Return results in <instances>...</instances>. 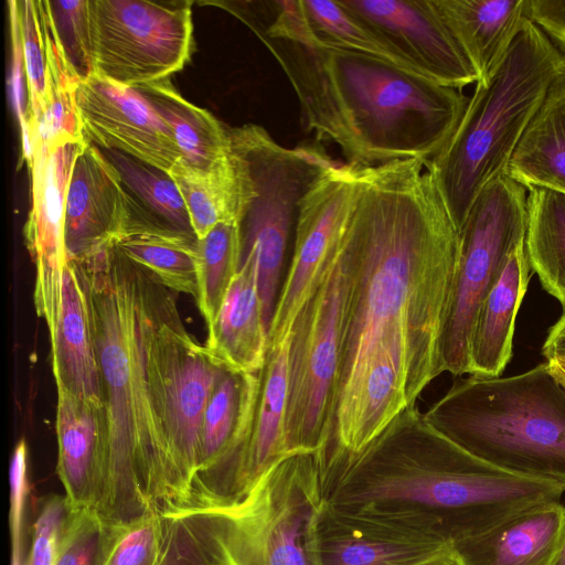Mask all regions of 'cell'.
Returning a JSON list of instances; mask_svg holds the SVG:
<instances>
[{
    "mask_svg": "<svg viewBox=\"0 0 565 565\" xmlns=\"http://www.w3.org/2000/svg\"><path fill=\"white\" fill-rule=\"evenodd\" d=\"M563 77L565 52L526 18L493 73L477 83L446 145L428 161L459 230L481 190L507 173L526 128Z\"/></svg>",
    "mask_w": 565,
    "mask_h": 565,
    "instance_id": "cell-5",
    "label": "cell"
},
{
    "mask_svg": "<svg viewBox=\"0 0 565 565\" xmlns=\"http://www.w3.org/2000/svg\"><path fill=\"white\" fill-rule=\"evenodd\" d=\"M107 530L93 509L72 510L54 565H100Z\"/></svg>",
    "mask_w": 565,
    "mask_h": 565,
    "instance_id": "cell-37",
    "label": "cell"
},
{
    "mask_svg": "<svg viewBox=\"0 0 565 565\" xmlns=\"http://www.w3.org/2000/svg\"><path fill=\"white\" fill-rule=\"evenodd\" d=\"M526 17L565 52V0H527Z\"/></svg>",
    "mask_w": 565,
    "mask_h": 565,
    "instance_id": "cell-42",
    "label": "cell"
},
{
    "mask_svg": "<svg viewBox=\"0 0 565 565\" xmlns=\"http://www.w3.org/2000/svg\"><path fill=\"white\" fill-rule=\"evenodd\" d=\"M354 194L353 168L334 162L301 199L290 264L268 332V349L292 334L301 310L337 258Z\"/></svg>",
    "mask_w": 565,
    "mask_h": 565,
    "instance_id": "cell-11",
    "label": "cell"
},
{
    "mask_svg": "<svg viewBox=\"0 0 565 565\" xmlns=\"http://www.w3.org/2000/svg\"><path fill=\"white\" fill-rule=\"evenodd\" d=\"M546 362L556 379L565 385V359H553Z\"/></svg>",
    "mask_w": 565,
    "mask_h": 565,
    "instance_id": "cell-45",
    "label": "cell"
},
{
    "mask_svg": "<svg viewBox=\"0 0 565 565\" xmlns=\"http://www.w3.org/2000/svg\"><path fill=\"white\" fill-rule=\"evenodd\" d=\"M527 189L502 173L478 194L459 230V257L444 333L445 372L469 374V343L478 308L509 255L525 242Z\"/></svg>",
    "mask_w": 565,
    "mask_h": 565,
    "instance_id": "cell-9",
    "label": "cell"
},
{
    "mask_svg": "<svg viewBox=\"0 0 565 565\" xmlns=\"http://www.w3.org/2000/svg\"><path fill=\"white\" fill-rule=\"evenodd\" d=\"M129 223L127 199L117 170L85 140L74 160L65 201L67 260H84L110 246Z\"/></svg>",
    "mask_w": 565,
    "mask_h": 565,
    "instance_id": "cell-17",
    "label": "cell"
},
{
    "mask_svg": "<svg viewBox=\"0 0 565 565\" xmlns=\"http://www.w3.org/2000/svg\"><path fill=\"white\" fill-rule=\"evenodd\" d=\"M382 33L429 79L454 88L478 83V74L434 0H340Z\"/></svg>",
    "mask_w": 565,
    "mask_h": 565,
    "instance_id": "cell-16",
    "label": "cell"
},
{
    "mask_svg": "<svg viewBox=\"0 0 565 565\" xmlns=\"http://www.w3.org/2000/svg\"><path fill=\"white\" fill-rule=\"evenodd\" d=\"M22 135L31 172L32 204L24 225L25 245L35 265L34 307L51 332L56 323L67 263L64 215L67 186L83 141L44 140L32 121Z\"/></svg>",
    "mask_w": 565,
    "mask_h": 565,
    "instance_id": "cell-13",
    "label": "cell"
},
{
    "mask_svg": "<svg viewBox=\"0 0 565 565\" xmlns=\"http://www.w3.org/2000/svg\"><path fill=\"white\" fill-rule=\"evenodd\" d=\"M28 472V445L21 439L12 451L9 466L11 555L18 556H22L23 550V525L30 490Z\"/></svg>",
    "mask_w": 565,
    "mask_h": 565,
    "instance_id": "cell-39",
    "label": "cell"
},
{
    "mask_svg": "<svg viewBox=\"0 0 565 565\" xmlns=\"http://www.w3.org/2000/svg\"><path fill=\"white\" fill-rule=\"evenodd\" d=\"M175 291L168 292L157 329V351L173 463L185 501L192 509L203 413L222 369L186 331Z\"/></svg>",
    "mask_w": 565,
    "mask_h": 565,
    "instance_id": "cell-12",
    "label": "cell"
},
{
    "mask_svg": "<svg viewBox=\"0 0 565 565\" xmlns=\"http://www.w3.org/2000/svg\"><path fill=\"white\" fill-rule=\"evenodd\" d=\"M24 558L11 557V565H23Z\"/></svg>",
    "mask_w": 565,
    "mask_h": 565,
    "instance_id": "cell-47",
    "label": "cell"
},
{
    "mask_svg": "<svg viewBox=\"0 0 565 565\" xmlns=\"http://www.w3.org/2000/svg\"><path fill=\"white\" fill-rule=\"evenodd\" d=\"M527 193L524 245L529 263L565 313V194L542 188Z\"/></svg>",
    "mask_w": 565,
    "mask_h": 565,
    "instance_id": "cell-28",
    "label": "cell"
},
{
    "mask_svg": "<svg viewBox=\"0 0 565 565\" xmlns=\"http://www.w3.org/2000/svg\"><path fill=\"white\" fill-rule=\"evenodd\" d=\"M12 46V72L10 87L14 109L21 127V134L25 130L29 117V97L23 63L22 42L18 20V2L9 1Z\"/></svg>",
    "mask_w": 565,
    "mask_h": 565,
    "instance_id": "cell-41",
    "label": "cell"
},
{
    "mask_svg": "<svg viewBox=\"0 0 565 565\" xmlns=\"http://www.w3.org/2000/svg\"><path fill=\"white\" fill-rule=\"evenodd\" d=\"M172 513L156 512L108 525L100 565H157L166 547Z\"/></svg>",
    "mask_w": 565,
    "mask_h": 565,
    "instance_id": "cell-34",
    "label": "cell"
},
{
    "mask_svg": "<svg viewBox=\"0 0 565 565\" xmlns=\"http://www.w3.org/2000/svg\"><path fill=\"white\" fill-rule=\"evenodd\" d=\"M57 466L71 510L95 508L106 466L108 416L105 405L57 390Z\"/></svg>",
    "mask_w": 565,
    "mask_h": 565,
    "instance_id": "cell-18",
    "label": "cell"
},
{
    "mask_svg": "<svg viewBox=\"0 0 565 565\" xmlns=\"http://www.w3.org/2000/svg\"><path fill=\"white\" fill-rule=\"evenodd\" d=\"M46 49V95L40 122L32 121L40 136L53 143L85 140L75 105L81 81L58 42L46 1L39 0Z\"/></svg>",
    "mask_w": 565,
    "mask_h": 565,
    "instance_id": "cell-30",
    "label": "cell"
},
{
    "mask_svg": "<svg viewBox=\"0 0 565 565\" xmlns=\"http://www.w3.org/2000/svg\"><path fill=\"white\" fill-rule=\"evenodd\" d=\"M343 242V241H342ZM348 270L340 252L301 310L291 337L286 414L288 452H311L319 465L333 429Z\"/></svg>",
    "mask_w": 565,
    "mask_h": 565,
    "instance_id": "cell-8",
    "label": "cell"
},
{
    "mask_svg": "<svg viewBox=\"0 0 565 565\" xmlns=\"http://www.w3.org/2000/svg\"><path fill=\"white\" fill-rule=\"evenodd\" d=\"M198 243L196 237L129 230L117 238L115 247L128 259L150 271L167 288L196 298Z\"/></svg>",
    "mask_w": 565,
    "mask_h": 565,
    "instance_id": "cell-29",
    "label": "cell"
},
{
    "mask_svg": "<svg viewBox=\"0 0 565 565\" xmlns=\"http://www.w3.org/2000/svg\"><path fill=\"white\" fill-rule=\"evenodd\" d=\"M478 78H488L520 31L527 0H434Z\"/></svg>",
    "mask_w": 565,
    "mask_h": 565,
    "instance_id": "cell-23",
    "label": "cell"
},
{
    "mask_svg": "<svg viewBox=\"0 0 565 565\" xmlns=\"http://www.w3.org/2000/svg\"><path fill=\"white\" fill-rule=\"evenodd\" d=\"M198 239L216 224L235 220L238 180L230 151L227 157L210 171H198L181 163L171 170Z\"/></svg>",
    "mask_w": 565,
    "mask_h": 565,
    "instance_id": "cell-31",
    "label": "cell"
},
{
    "mask_svg": "<svg viewBox=\"0 0 565 565\" xmlns=\"http://www.w3.org/2000/svg\"><path fill=\"white\" fill-rule=\"evenodd\" d=\"M412 565H466L455 545H449Z\"/></svg>",
    "mask_w": 565,
    "mask_h": 565,
    "instance_id": "cell-44",
    "label": "cell"
},
{
    "mask_svg": "<svg viewBox=\"0 0 565 565\" xmlns=\"http://www.w3.org/2000/svg\"><path fill=\"white\" fill-rule=\"evenodd\" d=\"M199 309L209 326L216 317L239 270L241 242L235 220L216 224L198 243Z\"/></svg>",
    "mask_w": 565,
    "mask_h": 565,
    "instance_id": "cell-33",
    "label": "cell"
},
{
    "mask_svg": "<svg viewBox=\"0 0 565 565\" xmlns=\"http://www.w3.org/2000/svg\"><path fill=\"white\" fill-rule=\"evenodd\" d=\"M324 502L315 454L279 459L242 499L212 510L220 515L226 565H316L313 537Z\"/></svg>",
    "mask_w": 565,
    "mask_h": 565,
    "instance_id": "cell-7",
    "label": "cell"
},
{
    "mask_svg": "<svg viewBox=\"0 0 565 565\" xmlns=\"http://www.w3.org/2000/svg\"><path fill=\"white\" fill-rule=\"evenodd\" d=\"M452 544L419 515L324 502L315 530L313 556L316 565H412Z\"/></svg>",
    "mask_w": 565,
    "mask_h": 565,
    "instance_id": "cell-14",
    "label": "cell"
},
{
    "mask_svg": "<svg viewBox=\"0 0 565 565\" xmlns=\"http://www.w3.org/2000/svg\"><path fill=\"white\" fill-rule=\"evenodd\" d=\"M75 105L86 141L167 171L180 161L171 130L134 88L93 74L78 82Z\"/></svg>",
    "mask_w": 565,
    "mask_h": 565,
    "instance_id": "cell-15",
    "label": "cell"
},
{
    "mask_svg": "<svg viewBox=\"0 0 565 565\" xmlns=\"http://www.w3.org/2000/svg\"><path fill=\"white\" fill-rule=\"evenodd\" d=\"M205 349L222 366L242 373L260 372L268 354V331L258 291L257 259L241 257L239 270L223 303L207 326Z\"/></svg>",
    "mask_w": 565,
    "mask_h": 565,
    "instance_id": "cell-19",
    "label": "cell"
},
{
    "mask_svg": "<svg viewBox=\"0 0 565 565\" xmlns=\"http://www.w3.org/2000/svg\"><path fill=\"white\" fill-rule=\"evenodd\" d=\"M302 1L311 29L322 44L369 55L425 76L382 33L347 9L340 0Z\"/></svg>",
    "mask_w": 565,
    "mask_h": 565,
    "instance_id": "cell-32",
    "label": "cell"
},
{
    "mask_svg": "<svg viewBox=\"0 0 565 565\" xmlns=\"http://www.w3.org/2000/svg\"><path fill=\"white\" fill-rule=\"evenodd\" d=\"M17 2L29 97L28 120L40 122L46 95V49L40 3L39 0Z\"/></svg>",
    "mask_w": 565,
    "mask_h": 565,
    "instance_id": "cell-35",
    "label": "cell"
},
{
    "mask_svg": "<svg viewBox=\"0 0 565 565\" xmlns=\"http://www.w3.org/2000/svg\"><path fill=\"white\" fill-rule=\"evenodd\" d=\"M524 188L565 194V77L548 90L507 169Z\"/></svg>",
    "mask_w": 565,
    "mask_h": 565,
    "instance_id": "cell-26",
    "label": "cell"
},
{
    "mask_svg": "<svg viewBox=\"0 0 565 565\" xmlns=\"http://www.w3.org/2000/svg\"><path fill=\"white\" fill-rule=\"evenodd\" d=\"M342 242L348 291L337 404L372 370L394 369L409 406L444 370L459 227L428 162L355 168Z\"/></svg>",
    "mask_w": 565,
    "mask_h": 565,
    "instance_id": "cell-1",
    "label": "cell"
},
{
    "mask_svg": "<svg viewBox=\"0 0 565 565\" xmlns=\"http://www.w3.org/2000/svg\"><path fill=\"white\" fill-rule=\"evenodd\" d=\"M274 19L267 28L256 31L260 38L310 45L318 42L302 0L271 1Z\"/></svg>",
    "mask_w": 565,
    "mask_h": 565,
    "instance_id": "cell-40",
    "label": "cell"
},
{
    "mask_svg": "<svg viewBox=\"0 0 565 565\" xmlns=\"http://www.w3.org/2000/svg\"><path fill=\"white\" fill-rule=\"evenodd\" d=\"M167 124L180 152L179 163L198 171H210L230 151L228 128L210 111L184 99L169 78L134 87Z\"/></svg>",
    "mask_w": 565,
    "mask_h": 565,
    "instance_id": "cell-27",
    "label": "cell"
},
{
    "mask_svg": "<svg viewBox=\"0 0 565 565\" xmlns=\"http://www.w3.org/2000/svg\"><path fill=\"white\" fill-rule=\"evenodd\" d=\"M291 337L292 334L277 347L268 349L266 364L260 372V390L242 465L236 501L249 491L270 466L289 455L286 414Z\"/></svg>",
    "mask_w": 565,
    "mask_h": 565,
    "instance_id": "cell-24",
    "label": "cell"
},
{
    "mask_svg": "<svg viewBox=\"0 0 565 565\" xmlns=\"http://www.w3.org/2000/svg\"><path fill=\"white\" fill-rule=\"evenodd\" d=\"M565 530V505H532L454 544L466 565H552Z\"/></svg>",
    "mask_w": 565,
    "mask_h": 565,
    "instance_id": "cell-21",
    "label": "cell"
},
{
    "mask_svg": "<svg viewBox=\"0 0 565 565\" xmlns=\"http://www.w3.org/2000/svg\"><path fill=\"white\" fill-rule=\"evenodd\" d=\"M424 414L491 466L565 486V385L547 362L507 377L459 379Z\"/></svg>",
    "mask_w": 565,
    "mask_h": 565,
    "instance_id": "cell-6",
    "label": "cell"
},
{
    "mask_svg": "<svg viewBox=\"0 0 565 565\" xmlns=\"http://www.w3.org/2000/svg\"><path fill=\"white\" fill-rule=\"evenodd\" d=\"M327 503L423 516L456 544L535 504L559 501L565 486L503 471L477 458L406 408L360 454L326 466Z\"/></svg>",
    "mask_w": 565,
    "mask_h": 565,
    "instance_id": "cell-3",
    "label": "cell"
},
{
    "mask_svg": "<svg viewBox=\"0 0 565 565\" xmlns=\"http://www.w3.org/2000/svg\"><path fill=\"white\" fill-rule=\"evenodd\" d=\"M46 6L71 67L79 79L89 77L94 74L89 0L46 1Z\"/></svg>",
    "mask_w": 565,
    "mask_h": 565,
    "instance_id": "cell-36",
    "label": "cell"
},
{
    "mask_svg": "<svg viewBox=\"0 0 565 565\" xmlns=\"http://www.w3.org/2000/svg\"><path fill=\"white\" fill-rule=\"evenodd\" d=\"M260 39L287 75L306 129L335 145L351 167L430 161L469 100L461 89L369 55L320 41Z\"/></svg>",
    "mask_w": 565,
    "mask_h": 565,
    "instance_id": "cell-4",
    "label": "cell"
},
{
    "mask_svg": "<svg viewBox=\"0 0 565 565\" xmlns=\"http://www.w3.org/2000/svg\"><path fill=\"white\" fill-rule=\"evenodd\" d=\"M552 565H565V530H564V535H563L561 547H559Z\"/></svg>",
    "mask_w": 565,
    "mask_h": 565,
    "instance_id": "cell-46",
    "label": "cell"
},
{
    "mask_svg": "<svg viewBox=\"0 0 565 565\" xmlns=\"http://www.w3.org/2000/svg\"><path fill=\"white\" fill-rule=\"evenodd\" d=\"M97 148L117 170L127 199L129 223L124 232L147 230L196 237L170 171L117 150Z\"/></svg>",
    "mask_w": 565,
    "mask_h": 565,
    "instance_id": "cell-25",
    "label": "cell"
},
{
    "mask_svg": "<svg viewBox=\"0 0 565 565\" xmlns=\"http://www.w3.org/2000/svg\"><path fill=\"white\" fill-rule=\"evenodd\" d=\"M524 243L509 255L478 308L469 343V375L500 376L512 356L515 317L530 281Z\"/></svg>",
    "mask_w": 565,
    "mask_h": 565,
    "instance_id": "cell-22",
    "label": "cell"
},
{
    "mask_svg": "<svg viewBox=\"0 0 565 565\" xmlns=\"http://www.w3.org/2000/svg\"><path fill=\"white\" fill-rule=\"evenodd\" d=\"M52 371L57 390L105 405L87 298L77 269L67 260L56 323L50 332Z\"/></svg>",
    "mask_w": 565,
    "mask_h": 565,
    "instance_id": "cell-20",
    "label": "cell"
},
{
    "mask_svg": "<svg viewBox=\"0 0 565 565\" xmlns=\"http://www.w3.org/2000/svg\"><path fill=\"white\" fill-rule=\"evenodd\" d=\"M73 263L87 298L108 416L107 459L94 511L111 526L149 513L185 511L157 351L170 289L115 245Z\"/></svg>",
    "mask_w": 565,
    "mask_h": 565,
    "instance_id": "cell-2",
    "label": "cell"
},
{
    "mask_svg": "<svg viewBox=\"0 0 565 565\" xmlns=\"http://www.w3.org/2000/svg\"><path fill=\"white\" fill-rule=\"evenodd\" d=\"M94 74L125 87L168 79L193 46L191 2L89 0Z\"/></svg>",
    "mask_w": 565,
    "mask_h": 565,
    "instance_id": "cell-10",
    "label": "cell"
},
{
    "mask_svg": "<svg viewBox=\"0 0 565 565\" xmlns=\"http://www.w3.org/2000/svg\"><path fill=\"white\" fill-rule=\"evenodd\" d=\"M546 361L565 359V313L551 327L542 347Z\"/></svg>",
    "mask_w": 565,
    "mask_h": 565,
    "instance_id": "cell-43",
    "label": "cell"
},
{
    "mask_svg": "<svg viewBox=\"0 0 565 565\" xmlns=\"http://www.w3.org/2000/svg\"><path fill=\"white\" fill-rule=\"evenodd\" d=\"M65 495H51L41 504L32 526L23 565H54L71 515Z\"/></svg>",
    "mask_w": 565,
    "mask_h": 565,
    "instance_id": "cell-38",
    "label": "cell"
}]
</instances>
